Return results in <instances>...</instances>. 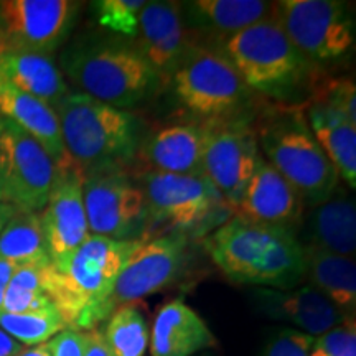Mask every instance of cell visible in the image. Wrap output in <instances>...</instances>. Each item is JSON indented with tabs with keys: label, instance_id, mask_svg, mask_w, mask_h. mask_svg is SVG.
I'll list each match as a JSON object with an SVG mask.
<instances>
[{
	"label": "cell",
	"instance_id": "obj_1",
	"mask_svg": "<svg viewBox=\"0 0 356 356\" xmlns=\"http://www.w3.org/2000/svg\"><path fill=\"white\" fill-rule=\"evenodd\" d=\"M139 243L89 234L65 267H47L44 291L66 330L88 332L104 322V304Z\"/></svg>",
	"mask_w": 356,
	"mask_h": 356
},
{
	"label": "cell",
	"instance_id": "obj_27",
	"mask_svg": "<svg viewBox=\"0 0 356 356\" xmlns=\"http://www.w3.org/2000/svg\"><path fill=\"white\" fill-rule=\"evenodd\" d=\"M0 259L17 267L51 264L40 213L17 210L0 233Z\"/></svg>",
	"mask_w": 356,
	"mask_h": 356
},
{
	"label": "cell",
	"instance_id": "obj_4",
	"mask_svg": "<svg viewBox=\"0 0 356 356\" xmlns=\"http://www.w3.org/2000/svg\"><path fill=\"white\" fill-rule=\"evenodd\" d=\"M220 50L251 91L279 101L296 96L314 70L273 17L221 42Z\"/></svg>",
	"mask_w": 356,
	"mask_h": 356
},
{
	"label": "cell",
	"instance_id": "obj_39",
	"mask_svg": "<svg viewBox=\"0 0 356 356\" xmlns=\"http://www.w3.org/2000/svg\"><path fill=\"white\" fill-rule=\"evenodd\" d=\"M19 356H51L50 346H48V341L37 346H25Z\"/></svg>",
	"mask_w": 356,
	"mask_h": 356
},
{
	"label": "cell",
	"instance_id": "obj_17",
	"mask_svg": "<svg viewBox=\"0 0 356 356\" xmlns=\"http://www.w3.org/2000/svg\"><path fill=\"white\" fill-rule=\"evenodd\" d=\"M304 210L305 203L300 195L261 154L241 202L233 213L236 218L256 225L293 229L302 221Z\"/></svg>",
	"mask_w": 356,
	"mask_h": 356
},
{
	"label": "cell",
	"instance_id": "obj_9",
	"mask_svg": "<svg viewBox=\"0 0 356 356\" xmlns=\"http://www.w3.org/2000/svg\"><path fill=\"white\" fill-rule=\"evenodd\" d=\"M79 8L71 0H0V53L51 56L68 38Z\"/></svg>",
	"mask_w": 356,
	"mask_h": 356
},
{
	"label": "cell",
	"instance_id": "obj_38",
	"mask_svg": "<svg viewBox=\"0 0 356 356\" xmlns=\"http://www.w3.org/2000/svg\"><path fill=\"white\" fill-rule=\"evenodd\" d=\"M17 213V208L10 203L0 202V233L6 228V225L12 220V216Z\"/></svg>",
	"mask_w": 356,
	"mask_h": 356
},
{
	"label": "cell",
	"instance_id": "obj_33",
	"mask_svg": "<svg viewBox=\"0 0 356 356\" xmlns=\"http://www.w3.org/2000/svg\"><path fill=\"white\" fill-rule=\"evenodd\" d=\"M314 104H322L335 109L356 124V92L355 84L350 79H332V81L314 84Z\"/></svg>",
	"mask_w": 356,
	"mask_h": 356
},
{
	"label": "cell",
	"instance_id": "obj_6",
	"mask_svg": "<svg viewBox=\"0 0 356 356\" xmlns=\"http://www.w3.org/2000/svg\"><path fill=\"white\" fill-rule=\"evenodd\" d=\"M173 99L203 122H221L246 104L249 89L220 48L195 44L168 79Z\"/></svg>",
	"mask_w": 356,
	"mask_h": 356
},
{
	"label": "cell",
	"instance_id": "obj_2",
	"mask_svg": "<svg viewBox=\"0 0 356 356\" xmlns=\"http://www.w3.org/2000/svg\"><path fill=\"white\" fill-rule=\"evenodd\" d=\"M61 139L83 177L92 172L121 170L139 152L140 119L79 91H68L53 108Z\"/></svg>",
	"mask_w": 356,
	"mask_h": 356
},
{
	"label": "cell",
	"instance_id": "obj_32",
	"mask_svg": "<svg viewBox=\"0 0 356 356\" xmlns=\"http://www.w3.org/2000/svg\"><path fill=\"white\" fill-rule=\"evenodd\" d=\"M314 337L291 327H277L267 333L261 356H310Z\"/></svg>",
	"mask_w": 356,
	"mask_h": 356
},
{
	"label": "cell",
	"instance_id": "obj_19",
	"mask_svg": "<svg viewBox=\"0 0 356 356\" xmlns=\"http://www.w3.org/2000/svg\"><path fill=\"white\" fill-rule=\"evenodd\" d=\"M215 122L165 126L142 139L137 155L150 172L200 177L204 149Z\"/></svg>",
	"mask_w": 356,
	"mask_h": 356
},
{
	"label": "cell",
	"instance_id": "obj_13",
	"mask_svg": "<svg viewBox=\"0 0 356 356\" xmlns=\"http://www.w3.org/2000/svg\"><path fill=\"white\" fill-rule=\"evenodd\" d=\"M259 159V144L251 127L215 122L204 149L202 173L231 211L241 202Z\"/></svg>",
	"mask_w": 356,
	"mask_h": 356
},
{
	"label": "cell",
	"instance_id": "obj_22",
	"mask_svg": "<svg viewBox=\"0 0 356 356\" xmlns=\"http://www.w3.org/2000/svg\"><path fill=\"white\" fill-rule=\"evenodd\" d=\"M273 13L274 2L262 0H193L181 3V15L191 33L221 37V42L270 19Z\"/></svg>",
	"mask_w": 356,
	"mask_h": 356
},
{
	"label": "cell",
	"instance_id": "obj_30",
	"mask_svg": "<svg viewBox=\"0 0 356 356\" xmlns=\"http://www.w3.org/2000/svg\"><path fill=\"white\" fill-rule=\"evenodd\" d=\"M0 328L24 346L47 343L58 333L66 330L63 318L56 309L33 314L0 312Z\"/></svg>",
	"mask_w": 356,
	"mask_h": 356
},
{
	"label": "cell",
	"instance_id": "obj_36",
	"mask_svg": "<svg viewBox=\"0 0 356 356\" xmlns=\"http://www.w3.org/2000/svg\"><path fill=\"white\" fill-rule=\"evenodd\" d=\"M19 269L12 262L0 259V312H2V304H3V296H6V291L10 284V279L15 274V270Z\"/></svg>",
	"mask_w": 356,
	"mask_h": 356
},
{
	"label": "cell",
	"instance_id": "obj_40",
	"mask_svg": "<svg viewBox=\"0 0 356 356\" xmlns=\"http://www.w3.org/2000/svg\"><path fill=\"white\" fill-rule=\"evenodd\" d=\"M0 202H6L7 203V198H6V193H3L2 185H0Z\"/></svg>",
	"mask_w": 356,
	"mask_h": 356
},
{
	"label": "cell",
	"instance_id": "obj_14",
	"mask_svg": "<svg viewBox=\"0 0 356 356\" xmlns=\"http://www.w3.org/2000/svg\"><path fill=\"white\" fill-rule=\"evenodd\" d=\"M40 221L51 264L61 269L89 236L83 202V172L76 165L56 170Z\"/></svg>",
	"mask_w": 356,
	"mask_h": 356
},
{
	"label": "cell",
	"instance_id": "obj_5",
	"mask_svg": "<svg viewBox=\"0 0 356 356\" xmlns=\"http://www.w3.org/2000/svg\"><path fill=\"white\" fill-rule=\"evenodd\" d=\"M256 137L262 157L296 188L305 204L315 207L335 193L340 178L300 109L267 118Z\"/></svg>",
	"mask_w": 356,
	"mask_h": 356
},
{
	"label": "cell",
	"instance_id": "obj_23",
	"mask_svg": "<svg viewBox=\"0 0 356 356\" xmlns=\"http://www.w3.org/2000/svg\"><path fill=\"white\" fill-rule=\"evenodd\" d=\"M307 243L302 246L320 249L332 254L355 257L356 207L346 193H333L315 204L307 220Z\"/></svg>",
	"mask_w": 356,
	"mask_h": 356
},
{
	"label": "cell",
	"instance_id": "obj_16",
	"mask_svg": "<svg viewBox=\"0 0 356 356\" xmlns=\"http://www.w3.org/2000/svg\"><path fill=\"white\" fill-rule=\"evenodd\" d=\"M136 40V48L160 83H168L195 47L181 15V3L178 2H145L139 15Z\"/></svg>",
	"mask_w": 356,
	"mask_h": 356
},
{
	"label": "cell",
	"instance_id": "obj_35",
	"mask_svg": "<svg viewBox=\"0 0 356 356\" xmlns=\"http://www.w3.org/2000/svg\"><path fill=\"white\" fill-rule=\"evenodd\" d=\"M83 356H111L104 343L102 332L97 328L84 332V353Z\"/></svg>",
	"mask_w": 356,
	"mask_h": 356
},
{
	"label": "cell",
	"instance_id": "obj_34",
	"mask_svg": "<svg viewBox=\"0 0 356 356\" xmlns=\"http://www.w3.org/2000/svg\"><path fill=\"white\" fill-rule=\"evenodd\" d=\"M51 356H83L84 332L63 330L48 341Z\"/></svg>",
	"mask_w": 356,
	"mask_h": 356
},
{
	"label": "cell",
	"instance_id": "obj_3",
	"mask_svg": "<svg viewBox=\"0 0 356 356\" xmlns=\"http://www.w3.org/2000/svg\"><path fill=\"white\" fill-rule=\"evenodd\" d=\"M79 92L119 109L147 99L160 81L136 44L106 40L73 44L61 55V70Z\"/></svg>",
	"mask_w": 356,
	"mask_h": 356
},
{
	"label": "cell",
	"instance_id": "obj_28",
	"mask_svg": "<svg viewBox=\"0 0 356 356\" xmlns=\"http://www.w3.org/2000/svg\"><path fill=\"white\" fill-rule=\"evenodd\" d=\"M149 337L147 318L136 302L118 307L106 320L102 332L111 356H144Z\"/></svg>",
	"mask_w": 356,
	"mask_h": 356
},
{
	"label": "cell",
	"instance_id": "obj_41",
	"mask_svg": "<svg viewBox=\"0 0 356 356\" xmlns=\"http://www.w3.org/2000/svg\"><path fill=\"white\" fill-rule=\"evenodd\" d=\"M198 356H213L211 353H203V355H198Z\"/></svg>",
	"mask_w": 356,
	"mask_h": 356
},
{
	"label": "cell",
	"instance_id": "obj_18",
	"mask_svg": "<svg viewBox=\"0 0 356 356\" xmlns=\"http://www.w3.org/2000/svg\"><path fill=\"white\" fill-rule=\"evenodd\" d=\"M251 299L256 304V309L266 317L289 323L291 328L314 338L338 327L348 317H355L345 315L310 284L291 291L257 287L251 293Z\"/></svg>",
	"mask_w": 356,
	"mask_h": 356
},
{
	"label": "cell",
	"instance_id": "obj_37",
	"mask_svg": "<svg viewBox=\"0 0 356 356\" xmlns=\"http://www.w3.org/2000/svg\"><path fill=\"white\" fill-rule=\"evenodd\" d=\"M25 346L0 328V356H19Z\"/></svg>",
	"mask_w": 356,
	"mask_h": 356
},
{
	"label": "cell",
	"instance_id": "obj_11",
	"mask_svg": "<svg viewBox=\"0 0 356 356\" xmlns=\"http://www.w3.org/2000/svg\"><path fill=\"white\" fill-rule=\"evenodd\" d=\"M142 191L147 218L185 234L211 220L220 210V203H225L203 175L147 172Z\"/></svg>",
	"mask_w": 356,
	"mask_h": 356
},
{
	"label": "cell",
	"instance_id": "obj_8",
	"mask_svg": "<svg viewBox=\"0 0 356 356\" xmlns=\"http://www.w3.org/2000/svg\"><path fill=\"white\" fill-rule=\"evenodd\" d=\"M55 175L43 147L10 119L0 118V185L7 203L20 211H42Z\"/></svg>",
	"mask_w": 356,
	"mask_h": 356
},
{
	"label": "cell",
	"instance_id": "obj_12",
	"mask_svg": "<svg viewBox=\"0 0 356 356\" xmlns=\"http://www.w3.org/2000/svg\"><path fill=\"white\" fill-rule=\"evenodd\" d=\"M83 202L89 234L132 239L147 220L144 191L122 170L84 175Z\"/></svg>",
	"mask_w": 356,
	"mask_h": 356
},
{
	"label": "cell",
	"instance_id": "obj_10",
	"mask_svg": "<svg viewBox=\"0 0 356 356\" xmlns=\"http://www.w3.org/2000/svg\"><path fill=\"white\" fill-rule=\"evenodd\" d=\"M188 236L178 231L140 241L115 280L102 309V320H108L118 307L134 304L178 282L188 264Z\"/></svg>",
	"mask_w": 356,
	"mask_h": 356
},
{
	"label": "cell",
	"instance_id": "obj_24",
	"mask_svg": "<svg viewBox=\"0 0 356 356\" xmlns=\"http://www.w3.org/2000/svg\"><path fill=\"white\" fill-rule=\"evenodd\" d=\"M0 81L38 97L51 109L70 91L63 73L53 63L51 56L33 53H0Z\"/></svg>",
	"mask_w": 356,
	"mask_h": 356
},
{
	"label": "cell",
	"instance_id": "obj_31",
	"mask_svg": "<svg viewBox=\"0 0 356 356\" xmlns=\"http://www.w3.org/2000/svg\"><path fill=\"white\" fill-rule=\"evenodd\" d=\"M96 20L109 32L126 38H136L144 0H99L92 3Z\"/></svg>",
	"mask_w": 356,
	"mask_h": 356
},
{
	"label": "cell",
	"instance_id": "obj_20",
	"mask_svg": "<svg viewBox=\"0 0 356 356\" xmlns=\"http://www.w3.org/2000/svg\"><path fill=\"white\" fill-rule=\"evenodd\" d=\"M216 345L208 323L181 299L167 302L155 314L149 337L152 356H197Z\"/></svg>",
	"mask_w": 356,
	"mask_h": 356
},
{
	"label": "cell",
	"instance_id": "obj_26",
	"mask_svg": "<svg viewBox=\"0 0 356 356\" xmlns=\"http://www.w3.org/2000/svg\"><path fill=\"white\" fill-rule=\"evenodd\" d=\"M305 277L345 315L356 309V264L355 257L338 256L304 246Z\"/></svg>",
	"mask_w": 356,
	"mask_h": 356
},
{
	"label": "cell",
	"instance_id": "obj_21",
	"mask_svg": "<svg viewBox=\"0 0 356 356\" xmlns=\"http://www.w3.org/2000/svg\"><path fill=\"white\" fill-rule=\"evenodd\" d=\"M0 118L10 119L29 132L50 155L56 170L74 165L61 139L55 111L47 102L0 81Z\"/></svg>",
	"mask_w": 356,
	"mask_h": 356
},
{
	"label": "cell",
	"instance_id": "obj_25",
	"mask_svg": "<svg viewBox=\"0 0 356 356\" xmlns=\"http://www.w3.org/2000/svg\"><path fill=\"white\" fill-rule=\"evenodd\" d=\"M304 114L312 134L337 170L338 178L355 190L356 124L338 111L322 104H312Z\"/></svg>",
	"mask_w": 356,
	"mask_h": 356
},
{
	"label": "cell",
	"instance_id": "obj_15",
	"mask_svg": "<svg viewBox=\"0 0 356 356\" xmlns=\"http://www.w3.org/2000/svg\"><path fill=\"white\" fill-rule=\"evenodd\" d=\"M280 229V226L256 225L233 216L208 236L204 246L226 279L256 286Z\"/></svg>",
	"mask_w": 356,
	"mask_h": 356
},
{
	"label": "cell",
	"instance_id": "obj_29",
	"mask_svg": "<svg viewBox=\"0 0 356 356\" xmlns=\"http://www.w3.org/2000/svg\"><path fill=\"white\" fill-rule=\"evenodd\" d=\"M47 267L48 266L19 267L10 279L6 296H3L2 312L6 314H33V312L56 309L44 291Z\"/></svg>",
	"mask_w": 356,
	"mask_h": 356
},
{
	"label": "cell",
	"instance_id": "obj_7",
	"mask_svg": "<svg viewBox=\"0 0 356 356\" xmlns=\"http://www.w3.org/2000/svg\"><path fill=\"white\" fill-rule=\"evenodd\" d=\"M273 19L312 66L335 63L353 50L355 17L340 0H280Z\"/></svg>",
	"mask_w": 356,
	"mask_h": 356
}]
</instances>
